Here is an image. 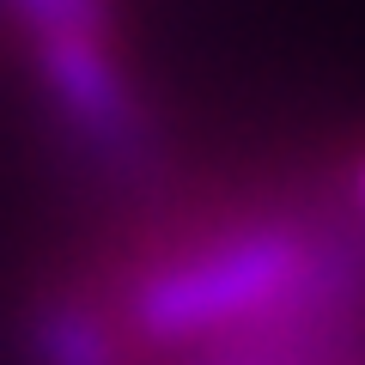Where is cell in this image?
Masks as SVG:
<instances>
[{"mask_svg": "<svg viewBox=\"0 0 365 365\" xmlns=\"http://www.w3.org/2000/svg\"><path fill=\"white\" fill-rule=\"evenodd\" d=\"M37 73L49 86L55 110L73 122L91 158H104L110 170H134L146 158V116L134 104L128 79L116 73L104 37L98 31H55L37 37Z\"/></svg>", "mask_w": 365, "mask_h": 365, "instance_id": "2", "label": "cell"}, {"mask_svg": "<svg viewBox=\"0 0 365 365\" xmlns=\"http://www.w3.org/2000/svg\"><path fill=\"white\" fill-rule=\"evenodd\" d=\"M19 25H31L37 37H55V31H98L104 37L116 6L110 0H0Z\"/></svg>", "mask_w": 365, "mask_h": 365, "instance_id": "4", "label": "cell"}, {"mask_svg": "<svg viewBox=\"0 0 365 365\" xmlns=\"http://www.w3.org/2000/svg\"><path fill=\"white\" fill-rule=\"evenodd\" d=\"M359 201H365V182H359Z\"/></svg>", "mask_w": 365, "mask_h": 365, "instance_id": "5", "label": "cell"}, {"mask_svg": "<svg viewBox=\"0 0 365 365\" xmlns=\"http://www.w3.org/2000/svg\"><path fill=\"white\" fill-rule=\"evenodd\" d=\"M31 365H122V341L86 304H49L31 317Z\"/></svg>", "mask_w": 365, "mask_h": 365, "instance_id": "3", "label": "cell"}, {"mask_svg": "<svg viewBox=\"0 0 365 365\" xmlns=\"http://www.w3.org/2000/svg\"><path fill=\"white\" fill-rule=\"evenodd\" d=\"M311 232L299 225H250L225 244H207L182 262H165L128 292V323L146 341H201L250 323L262 304L299 280Z\"/></svg>", "mask_w": 365, "mask_h": 365, "instance_id": "1", "label": "cell"}]
</instances>
